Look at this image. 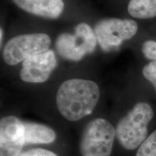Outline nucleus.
<instances>
[{"label": "nucleus", "mask_w": 156, "mask_h": 156, "mask_svg": "<svg viewBox=\"0 0 156 156\" xmlns=\"http://www.w3.org/2000/svg\"><path fill=\"white\" fill-rule=\"evenodd\" d=\"M99 97L100 89L93 81L72 79L60 85L56 94V106L64 118L76 122L93 112Z\"/></svg>", "instance_id": "obj_1"}, {"label": "nucleus", "mask_w": 156, "mask_h": 156, "mask_svg": "<svg viewBox=\"0 0 156 156\" xmlns=\"http://www.w3.org/2000/svg\"><path fill=\"white\" fill-rule=\"evenodd\" d=\"M153 116V108L148 103H136L117 124L116 136L121 145L129 151L141 145L147 137V126Z\"/></svg>", "instance_id": "obj_2"}, {"label": "nucleus", "mask_w": 156, "mask_h": 156, "mask_svg": "<svg viewBox=\"0 0 156 156\" xmlns=\"http://www.w3.org/2000/svg\"><path fill=\"white\" fill-rule=\"evenodd\" d=\"M97 45L94 30L88 24L81 23L75 28L74 34L64 33L57 37L56 51L65 59L78 62L87 54H92Z\"/></svg>", "instance_id": "obj_3"}, {"label": "nucleus", "mask_w": 156, "mask_h": 156, "mask_svg": "<svg viewBox=\"0 0 156 156\" xmlns=\"http://www.w3.org/2000/svg\"><path fill=\"white\" fill-rule=\"evenodd\" d=\"M116 129L108 121L96 119L87 124L82 136L80 150L82 156H110Z\"/></svg>", "instance_id": "obj_4"}, {"label": "nucleus", "mask_w": 156, "mask_h": 156, "mask_svg": "<svg viewBox=\"0 0 156 156\" xmlns=\"http://www.w3.org/2000/svg\"><path fill=\"white\" fill-rule=\"evenodd\" d=\"M137 30V23L132 20L108 18L98 22L94 32L101 49L109 52L117 49L124 41L132 38Z\"/></svg>", "instance_id": "obj_5"}, {"label": "nucleus", "mask_w": 156, "mask_h": 156, "mask_svg": "<svg viewBox=\"0 0 156 156\" xmlns=\"http://www.w3.org/2000/svg\"><path fill=\"white\" fill-rule=\"evenodd\" d=\"M51 45L47 34H32L15 36L3 48V58L7 64L16 65L30 56L46 51Z\"/></svg>", "instance_id": "obj_6"}, {"label": "nucleus", "mask_w": 156, "mask_h": 156, "mask_svg": "<svg viewBox=\"0 0 156 156\" xmlns=\"http://www.w3.org/2000/svg\"><path fill=\"white\" fill-rule=\"evenodd\" d=\"M25 142L24 122L14 116L0 121V156H18Z\"/></svg>", "instance_id": "obj_7"}, {"label": "nucleus", "mask_w": 156, "mask_h": 156, "mask_svg": "<svg viewBox=\"0 0 156 156\" xmlns=\"http://www.w3.org/2000/svg\"><path fill=\"white\" fill-rule=\"evenodd\" d=\"M57 65L55 54L47 50L25 59L20 73L22 80L27 83H41L46 82Z\"/></svg>", "instance_id": "obj_8"}, {"label": "nucleus", "mask_w": 156, "mask_h": 156, "mask_svg": "<svg viewBox=\"0 0 156 156\" xmlns=\"http://www.w3.org/2000/svg\"><path fill=\"white\" fill-rule=\"evenodd\" d=\"M20 9L48 19L58 18L64 10L63 0H12Z\"/></svg>", "instance_id": "obj_9"}, {"label": "nucleus", "mask_w": 156, "mask_h": 156, "mask_svg": "<svg viewBox=\"0 0 156 156\" xmlns=\"http://www.w3.org/2000/svg\"><path fill=\"white\" fill-rule=\"evenodd\" d=\"M24 126L27 144H49L56 138L55 132L44 124L24 122Z\"/></svg>", "instance_id": "obj_10"}, {"label": "nucleus", "mask_w": 156, "mask_h": 156, "mask_svg": "<svg viewBox=\"0 0 156 156\" xmlns=\"http://www.w3.org/2000/svg\"><path fill=\"white\" fill-rule=\"evenodd\" d=\"M128 12L132 17L148 19L156 17V0H130Z\"/></svg>", "instance_id": "obj_11"}, {"label": "nucleus", "mask_w": 156, "mask_h": 156, "mask_svg": "<svg viewBox=\"0 0 156 156\" xmlns=\"http://www.w3.org/2000/svg\"><path fill=\"white\" fill-rule=\"evenodd\" d=\"M136 156H156V130L144 140Z\"/></svg>", "instance_id": "obj_12"}, {"label": "nucleus", "mask_w": 156, "mask_h": 156, "mask_svg": "<svg viewBox=\"0 0 156 156\" xmlns=\"http://www.w3.org/2000/svg\"><path fill=\"white\" fill-rule=\"evenodd\" d=\"M142 74L145 79L153 85L156 91V61L146 64L142 69Z\"/></svg>", "instance_id": "obj_13"}, {"label": "nucleus", "mask_w": 156, "mask_h": 156, "mask_svg": "<svg viewBox=\"0 0 156 156\" xmlns=\"http://www.w3.org/2000/svg\"><path fill=\"white\" fill-rule=\"evenodd\" d=\"M142 51L147 59L156 61V41H147L142 46Z\"/></svg>", "instance_id": "obj_14"}, {"label": "nucleus", "mask_w": 156, "mask_h": 156, "mask_svg": "<svg viewBox=\"0 0 156 156\" xmlns=\"http://www.w3.org/2000/svg\"><path fill=\"white\" fill-rule=\"evenodd\" d=\"M18 156H57L53 152L41 148L29 150L28 151L21 153Z\"/></svg>", "instance_id": "obj_15"}, {"label": "nucleus", "mask_w": 156, "mask_h": 156, "mask_svg": "<svg viewBox=\"0 0 156 156\" xmlns=\"http://www.w3.org/2000/svg\"><path fill=\"white\" fill-rule=\"evenodd\" d=\"M3 30L2 28H1V34H0V36H1V39H0V41H1V46L2 45V41H3Z\"/></svg>", "instance_id": "obj_16"}]
</instances>
